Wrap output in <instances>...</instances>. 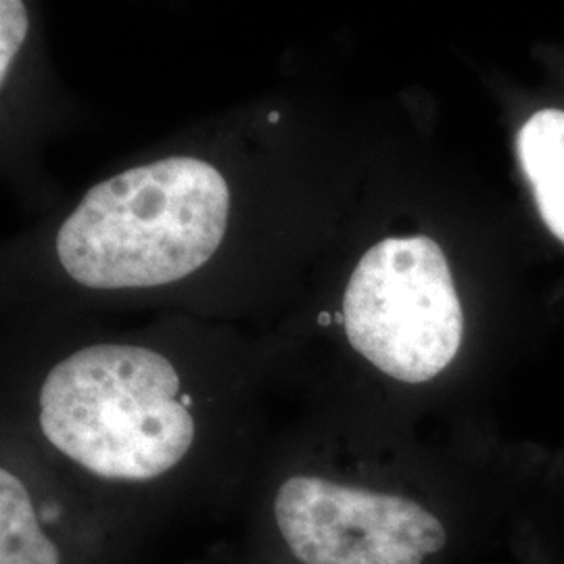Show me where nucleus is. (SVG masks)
Returning <instances> with one entry per match:
<instances>
[{
  "mask_svg": "<svg viewBox=\"0 0 564 564\" xmlns=\"http://www.w3.org/2000/svg\"><path fill=\"white\" fill-rule=\"evenodd\" d=\"M272 512L303 564H431L452 544L447 519L423 500L316 475L286 479Z\"/></svg>",
  "mask_w": 564,
  "mask_h": 564,
  "instance_id": "4",
  "label": "nucleus"
},
{
  "mask_svg": "<svg viewBox=\"0 0 564 564\" xmlns=\"http://www.w3.org/2000/svg\"><path fill=\"white\" fill-rule=\"evenodd\" d=\"M230 191L195 158H170L93 186L57 235L65 272L90 289L181 281L220 247Z\"/></svg>",
  "mask_w": 564,
  "mask_h": 564,
  "instance_id": "1",
  "label": "nucleus"
},
{
  "mask_svg": "<svg viewBox=\"0 0 564 564\" xmlns=\"http://www.w3.org/2000/svg\"><path fill=\"white\" fill-rule=\"evenodd\" d=\"M517 151L545 226L564 242V111L544 109L529 118Z\"/></svg>",
  "mask_w": 564,
  "mask_h": 564,
  "instance_id": "5",
  "label": "nucleus"
},
{
  "mask_svg": "<svg viewBox=\"0 0 564 564\" xmlns=\"http://www.w3.org/2000/svg\"><path fill=\"white\" fill-rule=\"evenodd\" d=\"M281 120V116L279 113H270V121H279Z\"/></svg>",
  "mask_w": 564,
  "mask_h": 564,
  "instance_id": "8",
  "label": "nucleus"
},
{
  "mask_svg": "<svg viewBox=\"0 0 564 564\" xmlns=\"http://www.w3.org/2000/svg\"><path fill=\"white\" fill-rule=\"evenodd\" d=\"M0 564H61L28 487L9 468L0 470Z\"/></svg>",
  "mask_w": 564,
  "mask_h": 564,
  "instance_id": "6",
  "label": "nucleus"
},
{
  "mask_svg": "<svg viewBox=\"0 0 564 564\" xmlns=\"http://www.w3.org/2000/svg\"><path fill=\"white\" fill-rule=\"evenodd\" d=\"M343 324L351 347L383 375L426 383L463 343V305L444 251L429 237L384 239L347 282Z\"/></svg>",
  "mask_w": 564,
  "mask_h": 564,
  "instance_id": "3",
  "label": "nucleus"
},
{
  "mask_svg": "<svg viewBox=\"0 0 564 564\" xmlns=\"http://www.w3.org/2000/svg\"><path fill=\"white\" fill-rule=\"evenodd\" d=\"M191 398L172 362L102 343L57 364L41 389V429L63 456L109 481L163 477L195 440Z\"/></svg>",
  "mask_w": 564,
  "mask_h": 564,
  "instance_id": "2",
  "label": "nucleus"
},
{
  "mask_svg": "<svg viewBox=\"0 0 564 564\" xmlns=\"http://www.w3.org/2000/svg\"><path fill=\"white\" fill-rule=\"evenodd\" d=\"M28 34V13L20 0L0 2V82L4 84L11 63Z\"/></svg>",
  "mask_w": 564,
  "mask_h": 564,
  "instance_id": "7",
  "label": "nucleus"
},
{
  "mask_svg": "<svg viewBox=\"0 0 564 564\" xmlns=\"http://www.w3.org/2000/svg\"><path fill=\"white\" fill-rule=\"evenodd\" d=\"M321 323H323V324L330 323V316H324V314H323V316H321Z\"/></svg>",
  "mask_w": 564,
  "mask_h": 564,
  "instance_id": "9",
  "label": "nucleus"
}]
</instances>
